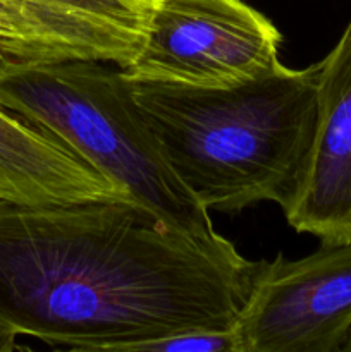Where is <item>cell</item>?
<instances>
[{
	"instance_id": "cell-1",
	"label": "cell",
	"mask_w": 351,
	"mask_h": 352,
	"mask_svg": "<svg viewBox=\"0 0 351 352\" xmlns=\"http://www.w3.org/2000/svg\"><path fill=\"white\" fill-rule=\"evenodd\" d=\"M262 263L133 201L0 198V333L136 352L186 330L233 329Z\"/></svg>"
},
{
	"instance_id": "cell-2",
	"label": "cell",
	"mask_w": 351,
	"mask_h": 352,
	"mask_svg": "<svg viewBox=\"0 0 351 352\" xmlns=\"http://www.w3.org/2000/svg\"><path fill=\"white\" fill-rule=\"evenodd\" d=\"M319 62L229 88L133 81L134 98L186 188L206 210L262 201L284 212L301 184L317 124Z\"/></svg>"
},
{
	"instance_id": "cell-3",
	"label": "cell",
	"mask_w": 351,
	"mask_h": 352,
	"mask_svg": "<svg viewBox=\"0 0 351 352\" xmlns=\"http://www.w3.org/2000/svg\"><path fill=\"white\" fill-rule=\"evenodd\" d=\"M0 107L64 144L165 226L193 236L215 232L210 212L176 174L119 65L6 64Z\"/></svg>"
},
{
	"instance_id": "cell-4",
	"label": "cell",
	"mask_w": 351,
	"mask_h": 352,
	"mask_svg": "<svg viewBox=\"0 0 351 352\" xmlns=\"http://www.w3.org/2000/svg\"><path fill=\"white\" fill-rule=\"evenodd\" d=\"M277 28L243 0H151L133 81L229 88L274 71Z\"/></svg>"
},
{
	"instance_id": "cell-5",
	"label": "cell",
	"mask_w": 351,
	"mask_h": 352,
	"mask_svg": "<svg viewBox=\"0 0 351 352\" xmlns=\"http://www.w3.org/2000/svg\"><path fill=\"white\" fill-rule=\"evenodd\" d=\"M233 329L237 352H341L351 330V243L264 261Z\"/></svg>"
},
{
	"instance_id": "cell-6",
	"label": "cell",
	"mask_w": 351,
	"mask_h": 352,
	"mask_svg": "<svg viewBox=\"0 0 351 352\" xmlns=\"http://www.w3.org/2000/svg\"><path fill=\"white\" fill-rule=\"evenodd\" d=\"M289 226L323 244L351 243V21L319 62L317 124Z\"/></svg>"
},
{
	"instance_id": "cell-7",
	"label": "cell",
	"mask_w": 351,
	"mask_h": 352,
	"mask_svg": "<svg viewBox=\"0 0 351 352\" xmlns=\"http://www.w3.org/2000/svg\"><path fill=\"white\" fill-rule=\"evenodd\" d=\"M0 198L26 205L131 201L78 155L0 107Z\"/></svg>"
},
{
	"instance_id": "cell-8",
	"label": "cell",
	"mask_w": 351,
	"mask_h": 352,
	"mask_svg": "<svg viewBox=\"0 0 351 352\" xmlns=\"http://www.w3.org/2000/svg\"><path fill=\"white\" fill-rule=\"evenodd\" d=\"M145 34L151 0H34Z\"/></svg>"
},
{
	"instance_id": "cell-9",
	"label": "cell",
	"mask_w": 351,
	"mask_h": 352,
	"mask_svg": "<svg viewBox=\"0 0 351 352\" xmlns=\"http://www.w3.org/2000/svg\"><path fill=\"white\" fill-rule=\"evenodd\" d=\"M136 352H237V339L234 329L186 330L141 344Z\"/></svg>"
},
{
	"instance_id": "cell-10",
	"label": "cell",
	"mask_w": 351,
	"mask_h": 352,
	"mask_svg": "<svg viewBox=\"0 0 351 352\" xmlns=\"http://www.w3.org/2000/svg\"><path fill=\"white\" fill-rule=\"evenodd\" d=\"M16 349V339L0 333V352H9Z\"/></svg>"
},
{
	"instance_id": "cell-11",
	"label": "cell",
	"mask_w": 351,
	"mask_h": 352,
	"mask_svg": "<svg viewBox=\"0 0 351 352\" xmlns=\"http://www.w3.org/2000/svg\"><path fill=\"white\" fill-rule=\"evenodd\" d=\"M341 352H351V330H350V333H348L346 340H344L343 347H341Z\"/></svg>"
},
{
	"instance_id": "cell-12",
	"label": "cell",
	"mask_w": 351,
	"mask_h": 352,
	"mask_svg": "<svg viewBox=\"0 0 351 352\" xmlns=\"http://www.w3.org/2000/svg\"><path fill=\"white\" fill-rule=\"evenodd\" d=\"M0 67H2V62H0Z\"/></svg>"
}]
</instances>
